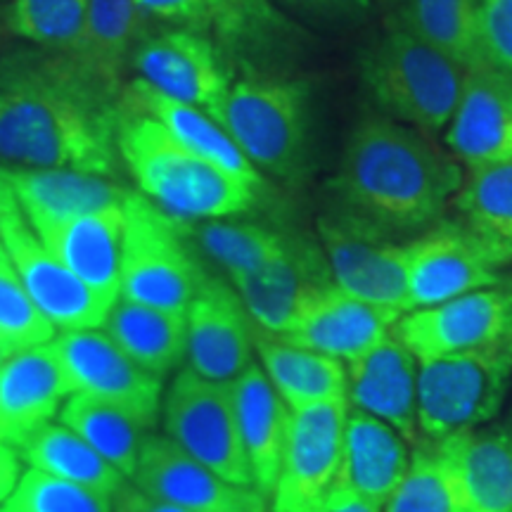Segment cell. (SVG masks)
Masks as SVG:
<instances>
[{
  "label": "cell",
  "instance_id": "cell-1",
  "mask_svg": "<svg viewBox=\"0 0 512 512\" xmlns=\"http://www.w3.org/2000/svg\"><path fill=\"white\" fill-rule=\"evenodd\" d=\"M119 93L88 74L69 50L0 53V159L5 169L117 171Z\"/></svg>",
  "mask_w": 512,
  "mask_h": 512
},
{
  "label": "cell",
  "instance_id": "cell-2",
  "mask_svg": "<svg viewBox=\"0 0 512 512\" xmlns=\"http://www.w3.org/2000/svg\"><path fill=\"white\" fill-rule=\"evenodd\" d=\"M463 176L427 133L373 114L351 131L330 190L339 209L408 242L446 219Z\"/></svg>",
  "mask_w": 512,
  "mask_h": 512
},
{
  "label": "cell",
  "instance_id": "cell-3",
  "mask_svg": "<svg viewBox=\"0 0 512 512\" xmlns=\"http://www.w3.org/2000/svg\"><path fill=\"white\" fill-rule=\"evenodd\" d=\"M117 150L140 195L176 219H233L252 211L264 192L195 155L155 117L121 98Z\"/></svg>",
  "mask_w": 512,
  "mask_h": 512
},
{
  "label": "cell",
  "instance_id": "cell-4",
  "mask_svg": "<svg viewBox=\"0 0 512 512\" xmlns=\"http://www.w3.org/2000/svg\"><path fill=\"white\" fill-rule=\"evenodd\" d=\"M467 67L399 22L361 57V81L384 117L418 131H444L463 93Z\"/></svg>",
  "mask_w": 512,
  "mask_h": 512
},
{
  "label": "cell",
  "instance_id": "cell-5",
  "mask_svg": "<svg viewBox=\"0 0 512 512\" xmlns=\"http://www.w3.org/2000/svg\"><path fill=\"white\" fill-rule=\"evenodd\" d=\"M209 275L192 245L190 221L166 214L140 192L124 200L121 299L188 313Z\"/></svg>",
  "mask_w": 512,
  "mask_h": 512
},
{
  "label": "cell",
  "instance_id": "cell-6",
  "mask_svg": "<svg viewBox=\"0 0 512 512\" xmlns=\"http://www.w3.org/2000/svg\"><path fill=\"white\" fill-rule=\"evenodd\" d=\"M309 83L247 74L230 83L219 124L259 171L292 181L309 152Z\"/></svg>",
  "mask_w": 512,
  "mask_h": 512
},
{
  "label": "cell",
  "instance_id": "cell-7",
  "mask_svg": "<svg viewBox=\"0 0 512 512\" xmlns=\"http://www.w3.org/2000/svg\"><path fill=\"white\" fill-rule=\"evenodd\" d=\"M512 377L508 347L467 351L418 363L420 441L489 425L501 411Z\"/></svg>",
  "mask_w": 512,
  "mask_h": 512
},
{
  "label": "cell",
  "instance_id": "cell-8",
  "mask_svg": "<svg viewBox=\"0 0 512 512\" xmlns=\"http://www.w3.org/2000/svg\"><path fill=\"white\" fill-rule=\"evenodd\" d=\"M162 413L166 437L188 456L228 482L254 486L230 382L207 380L192 368H183L164 396Z\"/></svg>",
  "mask_w": 512,
  "mask_h": 512
},
{
  "label": "cell",
  "instance_id": "cell-9",
  "mask_svg": "<svg viewBox=\"0 0 512 512\" xmlns=\"http://www.w3.org/2000/svg\"><path fill=\"white\" fill-rule=\"evenodd\" d=\"M0 242L29 297L55 330L102 328L114 304L83 285L76 275L38 238L19 207L15 192L0 174Z\"/></svg>",
  "mask_w": 512,
  "mask_h": 512
},
{
  "label": "cell",
  "instance_id": "cell-10",
  "mask_svg": "<svg viewBox=\"0 0 512 512\" xmlns=\"http://www.w3.org/2000/svg\"><path fill=\"white\" fill-rule=\"evenodd\" d=\"M69 394L110 403L150 430L162 408V377L138 366L105 330H67L48 344Z\"/></svg>",
  "mask_w": 512,
  "mask_h": 512
},
{
  "label": "cell",
  "instance_id": "cell-11",
  "mask_svg": "<svg viewBox=\"0 0 512 512\" xmlns=\"http://www.w3.org/2000/svg\"><path fill=\"white\" fill-rule=\"evenodd\" d=\"M318 242L337 287L366 302L408 311L406 242L339 207L318 219Z\"/></svg>",
  "mask_w": 512,
  "mask_h": 512
},
{
  "label": "cell",
  "instance_id": "cell-12",
  "mask_svg": "<svg viewBox=\"0 0 512 512\" xmlns=\"http://www.w3.org/2000/svg\"><path fill=\"white\" fill-rule=\"evenodd\" d=\"M349 401L294 411L271 512H320L339 482Z\"/></svg>",
  "mask_w": 512,
  "mask_h": 512
},
{
  "label": "cell",
  "instance_id": "cell-13",
  "mask_svg": "<svg viewBox=\"0 0 512 512\" xmlns=\"http://www.w3.org/2000/svg\"><path fill=\"white\" fill-rule=\"evenodd\" d=\"M394 335L418 363L494 347L512 351V302L498 285L484 287L451 302L403 313Z\"/></svg>",
  "mask_w": 512,
  "mask_h": 512
},
{
  "label": "cell",
  "instance_id": "cell-14",
  "mask_svg": "<svg viewBox=\"0 0 512 512\" xmlns=\"http://www.w3.org/2000/svg\"><path fill=\"white\" fill-rule=\"evenodd\" d=\"M138 79L166 98L185 102L219 121L230 91L219 46L190 29H164L147 36L133 50Z\"/></svg>",
  "mask_w": 512,
  "mask_h": 512
},
{
  "label": "cell",
  "instance_id": "cell-15",
  "mask_svg": "<svg viewBox=\"0 0 512 512\" xmlns=\"http://www.w3.org/2000/svg\"><path fill=\"white\" fill-rule=\"evenodd\" d=\"M498 280L501 271L456 219H444L406 242L408 311L496 287Z\"/></svg>",
  "mask_w": 512,
  "mask_h": 512
},
{
  "label": "cell",
  "instance_id": "cell-16",
  "mask_svg": "<svg viewBox=\"0 0 512 512\" xmlns=\"http://www.w3.org/2000/svg\"><path fill=\"white\" fill-rule=\"evenodd\" d=\"M133 479L147 498L192 512H271L259 489L228 482L169 437H145Z\"/></svg>",
  "mask_w": 512,
  "mask_h": 512
},
{
  "label": "cell",
  "instance_id": "cell-17",
  "mask_svg": "<svg viewBox=\"0 0 512 512\" xmlns=\"http://www.w3.org/2000/svg\"><path fill=\"white\" fill-rule=\"evenodd\" d=\"M430 448L456 512H512V434L508 430L475 427L451 434Z\"/></svg>",
  "mask_w": 512,
  "mask_h": 512
},
{
  "label": "cell",
  "instance_id": "cell-18",
  "mask_svg": "<svg viewBox=\"0 0 512 512\" xmlns=\"http://www.w3.org/2000/svg\"><path fill=\"white\" fill-rule=\"evenodd\" d=\"M401 316L399 311L354 297L332 283L313 294L280 337L347 366L392 335Z\"/></svg>",
  "mask_w": 512,
  "mask_h": 512
},
{
  "label": "cell",
  "instance_id": "cell-19",
  "mask_svg": "<svg viewBox=\"0 0 512 512\" xmlns=\"http://www.w3.org/2000/svg\"><path fill=\"white\" fill-rule=\"evenodd\" d=\"M188 354L185 358L197 375L214 382H233L254 366V320L223 280L209 278L192 299L188 313Z\"/></svg>",
  "mask_w": 512,
  "mask_h": 512
},
{
  "label": "cell",
  "instance_id": "cell-20",
  "mask_svg": "<svg viewBox=\"0 0 512 512\" xmlns=\"http://www.w3.org/2000/svg\"><path fill=\"white\" fill-rule=\"evenodd\" d=\"M332 283L335 280L320 242L306 235H287L283 252L230 287L238 292L256 328L283 335L313 294Z\"/></svg>",
  "mask_w": 512,
  "mask_h": 512
},
{
  "label": "cell",
  "instance_id": "cell-21",
  "mask_svg": "<svg viewBox=\"0 0 512 512\" xmlns=\"http://www.w3.org/2000/svg\"><path fill=\"white\" fill-rule=\"evenodd\" d=\"M448 152L465 166L512 159V76L470 67L458 107L446 126Z\"/></svg>",
  "mask_w": 512,
  "mask_h": 512
},
{
  "label": "cell",
  "instance_id": "cell-22",
  "mask_svg": "<svg viewBox=\"0 0 512 512\" xmlns=\"http://www.w3.org/2000/svg\"><path fill=\"white\" fill-rule=\"evenodd\" d=\"M349 408L392 425L413 448L418 430V358L399 337L389 335L366 356L347 363Z\"/></svg>",
  "mask_w": 512,
  "mask_h": 512
},
{
  "label": "cell",
  "instance_id": "cell-23",
  "mask_svg": "<svg viewBox=\"0 0 512 512\" xmlns=\"http://www.w3.org/2000/svg\"><path fill=\"white\" fill-rule=\"evenodd\" d=\"M69 389L50 347L17 351L0 363V444L22 448L50 425Z\"/></svg>",
  "mask_w": 512,
  "mask_h": 512
},
{
  "label": "cell",
  "instance_id": "cell-24",
  "mask_svg": "<svg viewBox=\"0 0 512 512\" xmlns=\"http://www.w3.org/2000/svg\"><path fill=\"white\" fill-rule=\"evenodd\" d=\"M36 233L83 285L91 287L110 304L117 302L121 294L124 204L74 216V219L38 228Z\"/></svg>",
  "mask_w": 512,
  "mask_h": 512
},
{
  "label": "cell",
  "instance_id": "cell-25",
  "mask_svg": "<svg viewBox=\"0 0 512 512\" xmlns=\"http://www.w3.org/2000/svg\"><path fill=\"white\" fill-rule=\"evenodd\" d=\"M31 228L121 207L128 190L107 176L69 169H0Z\"/></svg>",
  "mask_w": 512,
  "mask_h": 512
},
{
  "label": "cell",
  "instance_id": "cell-26",
  "mask_svg": "<svg viewBox=\"0 0 512 512\" xmlns=\"http://www.w3.org/2000/svg\"><path fill=\"white\" fill-rule=\"evenodd\" d=\"M413 446L392 425L349 408L344 422L339 484L384 505L411 467Z\"/></svg>",
  "mask_w": 512,
  "mask_h": 512
},
{
  "label": "cell",
  "instance_id": "cell-27",
  "mask_svg": "<svg viewBox=\"0 0 512 512\" xmlns=\"http://www.w3.org/2000/svg\"><path fill=\"white\" fill-rule=\"evenodd\" d=\"M230 392H233L240 439L252 467L254 486L266 498H271L283 463L292 411L256 363L230 382Z\"/></svg>",
  "mask_w": 512,
  "mask_h": 512
},
{
  "label": "cell",
  "instance_id": "cell-28",
  "mask_svg": "<svg viewBox=\"0 0 512 512\" xmlns=\"http://www.w3.org/2000/svg\"><path fill=\"white\" fill-rule=\"evenodd\" d=\"M119 98L128 102V105L147 112L150 117H155L178 143H183L195 155L219 166L221 171L254 185V188H266L261 171L242 155V150L228 136L226 128L214 117H209L207 112L185 105V102L166 98V95L150 88L140 79H133L126 86H121Z\"/></svg>",
  "mask_w": 512,
  "mask_h": 512
},
{
  "label": "cell",
  "instance_id": "cell-29",
  "mask_svg": "<svg viewBox=\"0 0 512 512\" xmlns=\"http://www.w3.org/2000/svg\"><path fill=\"white\" fill-rule=\"evenodd\" d=\"M254 351L268 382L290 411L347 401V366L337 358L299 347L254 328Z\"/></svg>",
  "mask_w": 512,
  "mask_h": 512
},
{
  "label": "cell",
  "instance_id": "cell-30",
  "mask_svg": "<svg viewBox=\"0 0 512 512\" xmlns=\"http://www.w3.org/2000/svg\"><path fill=\"white\" fill-rule=\"evenodd\" d=\"M451 207L498 271L512 266V159L467 166Z\"/></svg>",
  "mask_w": 512,
  "mask_h": 512
},
{
  "label": "cell",
  "instance_id": "cell-31",
  "mask_svg": "<svg viewBox=\"0 0 512 512\" xmlns=\"http://www.w3.org/2000/svg\"><path fill=\"white\" fill-rule=\"evenodd\" d=\"M138 5L145 17L204 36L216 34L223 43L261 41L273 31H285L268 0H138Z\"/></svg>",
  "mask_w": 512,
  "mask_h": 512
},
{
  "label": "cell",
  "instance_id": "cell-32",
  "mask_svg": "<svg viewBox=\"0 0 512 512\" xmlns=\"http://www.w3.org/2000/svg\"><path fill=\"white\" fill-rule=\"evenodd\" d=\"M102 330L138 366L159 377L181 366L188 354L185 313L155 309L119 297L107 313Z\"/></svg>",
  "mask_w": 512,
  "mask_h": 512
},
{
  "label": "cell",
  "instance_id": "cell-33",
  "mask_svg": "<svg viewBox=\"0 0 512 512\" xmlns=\"http://www.w3.org/2000/svg\"><path fill=\"white\" fill-rule=\"evenodd\" d=\"M143 17L138 0H91L83 34L69 53L102 86L121 93V76L136 50Z\"/></svg>",
  "mask_w": 512,
  "mask_h": 512
},
{
  "label": "cell",
  "instance_id": "cell-34",
  "mask_svg": "<svg viewBox=\"0 0 512 512\" xmlns=\"http://www.w3.org/2000/svg\"><path fill=\"white\" fill-rule=\"evenodd\" d=\"M19 456L34 470L46 472L64 482L88 486L107 496H117L124 489V475L107 463L91 444L67 425H50L38 430L27 444L19 448Z\"/></svg>",
  "mask_w": 512,
  "mask_h": 512
},
{
  "label": "cell",
  "instance_id": "cell-35",
  "mask_svg": "<svg viewBox=\"0 0 512 512\" xmlns=\"http://www.w3.org/2000/svg\"><path fill=\"white\" fill-rule=\"evenodd\" d=\"M190 235L192 245L226 273L230 285L266 266L273 256L283 252L287 242L283 230L233 219L195 221L190 223Z\"/></svg>",
  "mask_w": 512,
  "mask_h": 512
},
{
  "label": "cell",
  "instance_id": "cell-36",
  "mask_svg": "<svg viewBox=\"0 0 512 512\" xmlns=\"http://www.w3.org/2000/svg\"><path fill=\"white\" fill-rule=\"evenodd\" d=\"M60 422L91 444L121 475H136L145 427L131 415L93 396L69 394L62 403Z\"/></svg>",
  "mask_w": 512,
  "mask_h": 512
},
{
  "label": "cell",
  "instance_id": "cell-37",
  "mask_svg": "<svg viewBox=\"0 0 512 512\" xmlns=\"http://www.w3.org/2000/svg\"><path fill=\"white\" fill-rule=\"evenodd\" d=\"M477 5L479 0H403L396 22L470 69Z\"/></svg>",
  "mask_w": 512,
  "mask_h": 512
},
{
  "label": "cell",
  "instance_id": "cell-38",
  "mask_svg": "<svg viewBox=\"0 0 512 512\" xmlns=\"http://www.w3.org/2000/svg\"><path fill=\"white\" fill-rule=\"evenodd\" d=\"M88 5L91 0H10L5 27L31 46L72 50L83 34Z\"/></svg>",
  "mask_w": 512,
  "mask_h": 512
},
{
  "label": "cell",
  "instance_id": "cell-39",
  "mask_svg": "<svg viewBox=\"0 0 512 512\" xmlns=\"http://www.w3.org/2000/svg\"><path fill=\"white\" fill-rule=\"evenodd\" d=\"M55 335V325L29 297L15 264L0 242V337L5 347L10 349V354H17V351L46 347Z\"/></svg>",
  "mask_w": 512,
  "mask_h": 512
},
{
  "label": "cell",
  "instance_id": "cell-40",
  "mask_svg": "<svg viewBox=\"0 0 512 512\" xmlns=\"http://www.w3.org/2000/svg\"><path fill=\"white\" fill-rule=\"evenodd\" d=\"M112 503L114 496L29 467L5 505L17 512H112Z\"/></svg>",
  "mask_w": 512,
  "mask_h": 512
},
{
  "label": "cell",
  "instance_id": "cell-41",
  "mask_svg": "<svg viewBox=\"0 0 512 512\" xmlns=\"http://www.w3.org/2000/svg\"><path fill=\"white\" fill-rule=\"evenodd\" d=\"M382 512H456L430 444L413 448L411 467L382 505Z\"/></svg>",
  "mask_w": 512,
  "mask_h": 512
},
{
  "label": "cell",
  "instance_id": "cell-42",
  "mask_svg": "<svg viewBox=\"0 0 512 512\" xmlns=\"http://www.w3.org/2000/svg\"><path fill=\"white\" fill-rule=\"evenodd\" d=\"M472 67L512 76V0H479Z\"/></svg>",
  "mask_w": 512,
  "mask_h": 512
},
{
  "label": "cell",
  "instance_id": "cell-43",
  "mask_svg": "<svg viewBox=\"0 0 512 512\" xmlns=\"http://www.w3.org/2000/svg\"><path fill=\"white\" fill-rule=\"evenodd\" d=\"M22 475V458L17 456V448L0 444V508L15 494Z\"/></svg>",
  "mask_w": 512,
  "mask_h": 512
},
{
  "label": "cell",
  "instance_id": "cell-44",
  "mask_svg": "<svg viewBox=\"0 0 512 512\" xmlns=\"http://www.w3.org/2000/svg\"><path fill=\"white\" fill-rule=\"evenodd\" d=\"M320 512H382V508L373 501H368V498L358 496L349 486L337 482Z\"/></svg>",
  "mask_w": 512,
  "mask_h": 512
},
{
  "label": "cell",
  "instance_id": "cell-45",
  "mask_svg": "<svg viewBox=\"0 0 512 512\" xmlns=\"http://www.w3.org/2000/svg\"><path fill=\"white\" fill-rule=\"evenodd\" d=\"M292 8L320 12V15H358L370 8V0H280Z\"/></svg>",
  "mask_w": 512,
  "mask_h": 512
},
{
  "label": "cell",
  "instance_id": "cell-46",
  "mask_svg": "<svg viewBox=\"0 0 512 512\" xmlns=\"http://www.w3.org/2000/svg\"><path fill=\"white\" fill-rule=\"evenodd\" d=\"M145 494L140 489H124L119 491L117 496H114V503H112V512H145Z\"/></svg>",
  "mask_w": 512,
  "mask_h": 512
},
{
  "label": "cell",
  "instance_id": "cell-47",
  "mask_svg": "<svg viewBox=\"0 0 512 512\" xmlns=\"http://www.w3.org/2000/svg\"><path fill=\"white\" fill-rule=\"evenodd\" d=\"M145 512H192V510H185V508H181V505H174V503H164V501H155V498H147Z\"/></svg>",
  "mask_w": 512,
  "mask_h": 512
},
{
  "label": "cell",
  "instance_id": "cell-48",
  "mask_svg": "<svg viewBox=\"0 0 512 512\" xmlns=\"http://www.w3.org/2000/svg\"><path fill=\"white\" fill-rule=\"evenodd\" d=\"M498 287L508 294L510 302H512V266L505 268V271H501V280H498ZM510 344H512V335H510Z\"/></svg>",
  "mask_w": 512,
  "mask_h": 512
},
{
  "label": "cell",
  "instance_id": "cell-49",
  "mask_svg": "<svg viewBox=\"0 0 512 512\" xmlns=\"http://www.w3.org/2000/svg\"><path fill=\"white\" fill-rule=\"evenodd\" d=\"M8 34V27H5V5L0 8V43H3V36Z\"/></svg>",
  "mask_w": 512,
  "mask_h": 512
},
{
  "label": "cell",
  "instance_id": "cell-50",
  "mask_svg": "<svg viewBox=\"0 0 512 512\" xmlns=\"http://www.w3.org/2000/svg\"><path fill=\"white\" fill-rule=\"evenodd\" d=\"M12 354H10V349L5 347V342H3V337H0V363L5 361V358H10Z\"/></svg>",
  "mask_w": 512,
  "mask_h": 512
},
{
  "label": "cell",
  "instance_id": "cell-51",
  "mask_svg": "<svg viewBox=\"0 0 512 512\" xmlns=\"http://www.w3.org/2000/svg\"><path fill=\"white\" fill-rule=\"evenodd\" d=\"M0 512H17V510H12V508H8V505H3V508H0Z\"/></svg>",
  "mask_w": 512,
  "mask_h": 512
},
{
  "label": "cell",
  "instance_id": "cell-52",
  "mask_svg": "<svg viewBox=\"0 0 512 512\" xmlns=\"http://www.w3.org/2000/svg\"><path fill=\"white\" fill-rule=\"evenodd\" d=\"M10 3V0H0V5H8Z\"/></svg>",
  "mask_w": 512,
  "mask_h": 512
},
{
  "label": "cell",
  "instance_id": "cell-53",
  "mask_svg": "<svg viewBox=\"0 0 512 512\" xmlns=\"http://www.w3.org/2000/svg\"><path fill=\"white\" fill-rule=\"evenodd\" d=\"M399 3H403V0H399Z\"/></svg>",
  "mask_w": 512,
  "mask_h": 512
},
{
  "label": "cell",
  "instance_id": "cell-54",
  "mask_svg": "<svg viewBox=\"0 0 512 512\" xmlns=\"http://www.w3.org/2000/svg\"><path fill=\"white\" fill-rule=\"evenodd\" d=\"M510 434H512V430H510Z\"/></svg>",
  "mask_w": 512,
  "mask_h": 512
}]
</instances>
